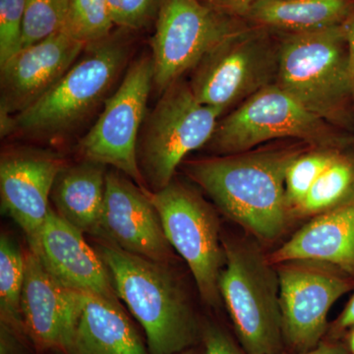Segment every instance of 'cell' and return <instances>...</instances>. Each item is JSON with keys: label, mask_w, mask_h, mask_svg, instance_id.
I'll return each mask as SVG.
<instances>
[{"label": "cell", "mask_w": 354, "mask_h": 354, "mask_svg": "<svg viewBox=\"0 0 354 354\" xmlns=\"http://www.w3.org/2000/svg\"><path fill=\"white\" fill-rule=\"evenodd\" d=\"M300 153L297 148L248 151L194 160L186 169L227 218L272 241L288 221L286 174Z\"/></svg>", "instance_id": "cell-1"}, {"label": "cell", "mask_w": 354, "mask_h": 354, "mask_svg": "<svg viewBox=\"0 0 354 354\" xmlns=\"http://www.w3.org/2000/svg\"><path fill=\"white\" fill-rule=\"evenodd\" d=\"M118 298L147 335L150 354H178L192 348L199 330L185 293L165 263L101 242L97 251Z\"/></svg>", "instance_id": "cell-2"}, {"label": "cell", "mask_w": 354, "mask_h": 354, "mask_svg": "<svg viewBox=\"0 0 354 354\" xmlns=\"http://www.w3.org/2000/svg\"><path fill=\"white\" fill-rule=\"evenodd\" d=\"M276 84L330 124L344 122L349 102L354 104L346 23L283 35L279 41Z\"/></svg>", "instance_id": "cell-3"}, {"label": "cell", "mask_w": 354, "mask_h": 354, "mask_svg": "<svg viewBox=\"0 0 354 354\" xmlns=\"http://www.w3.org/2000/svg\"><path fill=\"white\" fill-rule=\"evenodd\" d=\"M129 57V44L120 35L88 44L55 87L14 116L15 131L35 138H59L74 131L106 101Z\"/></svg>", "instance_id": "cell-4"}, {"label": "cell", "mask_w": 354, "mask_h": 354, "mask_svg": "<svg viewBox=\"0 0 354 354\" xmlns=\"http://www.w3.org/2000/svg\"><path fill=\"white\" fill-rule=\"evenodd\" d=\"M223 244L225 262L218 286L241 348L249 354L281 353L285 337L278 272L253 247Z\"/></svg>", "instance_id": "cell-5"}, {"label": "cell", "mask_w": 354, "mask_h": 354, "mask_svg": "<svg viewBox=\"0 0 354 354\" xmlns=\"http://www.w3.org/2000/svg\"><path fill=\"white\" fill-rule=\"evenodd\" d=\"M223 114L198 101L189 84L167 88L142 127L137 153L144 183L153 191L169 185L184 158L207 146Z\"/></svg>", "instance_id": "cell-6"}, {"label": "cell", "mask_w": 354, "mask_h": 354, "mask_svg": "<svg viewBox=\"0 0 354 354\" xmlns=\"http://www.w3.org/2000/svg\"><path fill=\"white\" fill-rule=\"evenodd\" d=\"M285 138L301 140L318 148H332L337 143L330 123L272 84L221 118L207 147L218 155H234Z\"/></svg>", "instance_id": "cell-7"}, {"label": "cell", "mask_w": 354, "mask_h": 354, "mask_svg": "<svg viewBox=\"0 0 354 354\" xmlns=\"http://www.w3.org/2000/svg\"><path fill=\"white\" fill-rule=\"evenodd\" d=\"M244 28L201 0H162L152 39L153 86L164 93Z\"/></svg>", "instance_id": "cell-8"}, {"label": "cell", "mask_w": 354, "mask_h": 354, "mask_svg": "<svg viewBox=\"0 0 354 354\" xmlns=\"http://www.w3.org/2000/svg\"><path fill=\"white\" fill-rule=\"evenodd\" d=\"M265 28H244L209 53L189 84L198 101L225 109L277 83L279 44Z\"/></svg>", "instance_id": "cell-9"}, {"label": "cell", "mask_w": 354, "mask_h": 354, "mask_svg": "<svg viewBox=\"0 0 354 354\" xmlns=\"http://www.w3.org/2000/svg\"><path fill=\"white\" fill-rule=\"evenodd\" d=\"M146 191L167 241L187 263L202 299L216 306L225 254L215 212L194 190L177 181L158 191Z\"/></svg>", "instance_id": "cell-10"}, {"label": "cell", "mask_w": 354, "mask_h": 354, "mask_svg": "<svg viewBox=\"0 0 354 354\" xmlns=\"http://www.w3.org/2000/svg\"><path fill=\"white\" fill-rule=\"evenodd\" d=\"M153 80L152 57L144 55L127 69L120 87L104 102L99 118L80 142L84 160L111 165L142 188L145 187L137 151Z\"/></svg>", "instance_id": "cell-11"}, {"label": "cell", "mask_w": 354, "mask_h": 354, "mask_svg": "<svg viewBox=\"0 0 354 354\" xmlns=\"http://www.w3.org/2000/svg\"><path fill=\"white\" fill-rule=\"evenodd\" d=\"M278 276L285 342L305 353L318 346L330 308L351 290V281L304 261L283 263Z\"/></svg>", "instance_id": "cell-12"}, {"label": "cell", "mask_w": 354, "mask_h": 354, "mask_svg": "<svg viewBox=\"0 0 354 354\" xmlns=\"http://www.w3.org/2000/svg\"><path fill=\"white\" fill-rule=\"evenodd\" d=\"M97 237L156 262L167 264L171 258V245L146 188L137 186L118 171L106 172Z\"/></svg>", "instance_id": "cell-13"}, {"label": "cell", "mask_w": 354, "mask_h": 354, "mask_svg": "<svg viewBox=\"0 0 354 354\" xmlns=\"http://www.w3.org/2000/svg\"><path fill=\"white\" fill-rule=\"evenodd\" d=\"M64 167L62 158L43 151L16 150L2 155V213L19 225L34 253L38 252L41 230L50 213L53 184Z\"/></svg>", "instance_id": "cell-14"}, {"label": "cell", "mask_w": 354, "mask_h": 354, "mask_svg": "<svg viewBox=\"0 0 354 354\" xmlns=\"http://www.w3.org/2000/svg\"><path fill=\"white\" fill-rule=\"evenodd\" d=\"M86 46L62 30L9 58L0 65V111L15 116L38 102L75 64Z\"/></svg>", "instance_id": "cell-15"}, {"label": "cell", "mask_w": 354, "mask_h": 354, "mask_svg": "<svg viewBox=\"0 0 354 354\" xmlns=\"http://www.w3.org/2000/svg\"><path fill=\"white\" fill-rule=\"evenodd\" d=\"M77 304V291L60 283L32 250L25 254L21 312L26 335L37 348L66 351Z\"/></svg>", "instance_id": "cell-16"}, {"label": "cell", "mask_w": 354, "mask_h": 354, "mask_svg": "<svg viewBox=\"0 0 354 354\" xmlns=\"http://www.w3.org/2000/svg\"><path fill=\"white\" fill-rule=\"evenodd\" d=\"M44 267L70 290L93 293L120 302L106 265L83 237V232L50 208L36 253Z\"/></svg>", "instance_id": "cell-17"}, {"label": "cell", "mask_w": 354, "mask_h": 354, "mask_svg": "<svg viewBox=\"0 0 354 354\" xmlns=\"http://www.w3.org/2000/svg\"><path fill=\"white\" fill-rule=\"evenodd\" d=\"M304 261L354 272V195L323 212L272 254L270 263Z\"/></svg>", "instance_id": "cell-18"}, {"label": "cell", "mask_w": 354, "mask_h": 354, "mask_svg": "<svg viewBox=\"0 0 354 354\" xmlns=\"http://www.w3.org/2000/svg\"><path fill=\"white\" fill-rule=\"evenodd\" d=\"M64 353L149 354L120 302L82 291H77L73 330Z\"/></svg>", "instance_id": "cell-19"}, {"label": "cell", "mask_w": 354, "mask_h": 354, "mask_svg": "<svg viewBox=\"0 0 354 354\" xmlns=\"http://www.w3.org/2000/svg\"><path fill=\"white\" fill-rule=\"evenodd\" d=\"M106 165L84 160L58 174L50 199L55 211L83 234L99 235L106 194Z\"/></svg>", "instance_id": "cell-20"}, {"label": "cell", "mask_w": 354, "mask_h": 354, "mask_svg": "<svg viewBox=\"0 0 354 354\" xmlns=\"http://www.w3.org/2000/svg\"><path fill=\"white\" fill-rule=\"evenodd\" d=\"M353 11V0H258L244 18L257 27L298 34L344 24Z\"/></svg>", "instance_id": "cell-21"}, {"label": "cell", "mask_w": 354, "mask_h": 354, "mask_svg": "<svg viewBox=\"0 0 354 354\" xmlns=\"http://www.w3.org/2000/svg\"><path fill=\"white\" fill-rule=\"evenodd\" d=\"M25 279V254L13 239H0V317L1 323L26 335L21 297Z\"/></svg>", "instance_id": "cell-22"}, {"label": "cell", "mask_w": 354, "mask_h": 354, "mask_svg": "<svg viewBox=\"0 0 354 354\" xmlns=\"http://www.w3.org/2000/svg\"><path fill=\"white\" fill-rule=\"evenodd\" d=\"M354 195V158L341 153L319 176L297 209L304 214L323 213Z\"/></svg>", "instance_id": "cell-23"}, {"label": "cell", "mask_w": 354, "mask_h": 354, "mask_svg": "<svg viewBox=\"0 0 354 354\" xmlns=\"http://www.w3.org/2000/svg\"><path fill=\"white\" fill-rule=\"evenodd\" d=\"M113 26L106 0H70L64 30L77 41L97 43L111 36Z\"/></svg>", "instance_id": "cell-24"}, {"label": "cell", "mask_w": 354, "mask_h": 354, "mask_svg": "<svg viewBox=\"0 0 354 354\" xmlns=\"http://www.w3.org/2000/svg\"><path fill=\"white\" fill-rule=\"evenodd\" d=\"M339 153L332 148H321L309 153H300L286 174V189L290 207L297 208L304 201L319 176L327 169Z\"/></svg>", "instance_id": "cell-25"}, {"label": "cell", "mask_w": 354, "mask_h": 354, "mask_svg": "<svg viewBox=\"0 0 354 354\" xmlns=\"http://www.w3.org/2000/svg\"><path fill=\"white\" fill-rule=\"evenodd\" d=\"M70 0H26L22 48L64 30Z\"/></svg>", "instance_id": "cell-26"}, {"label": "cell", "mask_w": 354, "mask_h": 354, "mask_svg": "<svg viewBox=\"0 0 354 354\" xmlns=\"http://www.w3.org/2000/svg\"><path fill=\"white\" fill-rule=\"evenodd\" d=\"M26 0H0V65L22 50Z\"/></svg>", "instance_id": "cell-27"}, {"label": "cell", "mask_w": 354, "mask_h": 354, "mask_svg": "<svg viewBox=\"0 0 354 354\" xmlns=\"http://www.w3.org/2000/svg\"><path fill=\"white\" fill-rule=\"evenodd\" d=\"M162 0H106L113 24L139 30L157 19Z\"/></svg>", "instance_id": "cell-28"}, {"label": "cell", "mask_w": 354, "mask_h": 354, "mask_svg": "<svg viewBox=\"0 0 354 354\" xmlns=\"http://www.w3.org/2000/svg\"><path fill=\"white\" fill-rule=\"evenodd\" d=\"M204 341V354H249L237 346L232 337L223 332L221 328L214 325H208L203 330Z\"/></svg>", "instance_id": "cell-29"}, {"label": "cell", "mask_w": 354, "mask_h": 354, "mask_svg": "<svg viewBox=\"0 0 354 354\" xmlns=\"http://www.w3.org/2000/svg\"><path fill=\"white\" fill-rule=\"evenodd\" d=\"M22 334L10 326L1 323L0 325V354H25Z\"/></svg>", "instance_id": "cell-30"}, {"label": "cell", "mask_w": 354, "mask_h": 354, "mask_svg": "<svg viewBox=\"0 0 354 354\" xmlns=\"http://www.w3.org/2000/svg\"><path fill=\"white\" fill-rule=\"evenodd\" d=\"M207 3L232 17H243L258 0H206Z\"/></svg>", "instance_id": "cell-31"}, {"label": "cell", "mask_w": 354, "mask_h": 354, "mask_svg": "<svg viewBox=\"0 0 354 354\" xmlns=\"http://www.w3.org/2000/svg\"><path fill=\"white\" fill-rule=\"evenodd\" d=\"M354 327V295L351 301L342 312L339 321H337V328L341 330L349 329Z\"/></svg>", "instance_id": "cell-32"}, {"label": "cell", "mask_w": 354, "mask_h": 354, "mask_svg": "<svg viewBox=\"0 0 354 354\" xmlns=\"http://www.w3.org/2000/svg\"><path fill=\"white\" fill-rule=\"evenodd\" d=\"M346 38H348L349 55H351V70L353 78V102H354V11L346 22Z\"/></svg>", "instance_id": "cell-33"}, {"label": "cell", "mask_w": 354, "mask_h": 354, "mask_svg": "<svg viewBox=\"0 0 354 354\" xmlns=\"http://www.w3.org/2000/svg\"><path fill=\"white\" fill-rule=\"evenodd\" d=\"M297 354H348L344 349L332 344H318L316 348L310 349L305 353Z\"/></svg>", "instance_id": "cell-34"}, {"label": "cell", "mask_w": 354, "mask_h": 354, "mask_svg": "<svg viewBox=\"0 0 354 354\" xmlns=\"http://www.w3.org/2000/svg\"><path fill=\"white\" fill-rule=\"evenodd\" d=\"M348 344L351 354H354V327L351 328V334H349Z\"/></svg>", "instance_id": "cell-35"}, {"label": "cell", "mask_w": 354, "mask_h": 354, "mask_svg": "<svg viewBox=\"0 0 354 354\" xmlns=\"http://www.w3.org/2000/svg\"><path fill=\"white\" fill-rule=\"evenodd\" d=\"M178 354H196V353H195L194 349L189 348V349H187V351H183V353H180Z\"/></svg>", "instance_id": "cell-36"}]
</instances>
